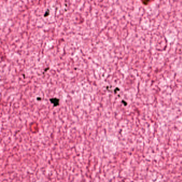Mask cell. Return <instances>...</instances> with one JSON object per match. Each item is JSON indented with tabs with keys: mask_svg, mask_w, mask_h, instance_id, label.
<instances>
[{
	"mask_svg": "<svg viewBox=\"0 0 182 182\" xmlns=\"http://www.w3.org/2000/svg\"><path fill=\"white\" fill-rule=\"evenodd\" d=\"M144 3H147L150 0H142Z\"/></svg>",
	"mask_w": 182,
	"mask_h": 182,
	"instance_id": "1",
	"label": "cell"
}]
</instances>
